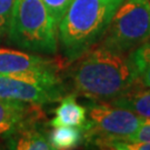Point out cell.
<instances>
[{
    "label": "cell",
    "instance_id": "9a60e30c",
    "mask_svg": "<svg viewBox=\"0 0 150 150\" xmlns=\"http://www.w3.org/2000/svg\"><path fill=\"white\" fill-rule=\"evenodd\" d=\"M42 1L46 5V7L48 8L50 15L52 16L57 25L59 23L71 2V0H42Z\"/></svg>",
    "mask_w": 150,
    "mask_h": 150
},
{
    "label": "cell",
    "instance_id": "2e32d148",
    "mask_svg": "<svg viewBox=\"0 0 150 150\" xmlns=\"http://www.w3.org/2000/svg\"><path fill=\"white\" fill-rule=\"evenodd\" d=\"M129 140L150 142V119H145L144 122L140 125L138 130L129 138Z\"/></svg>",
    "mask_w": 150,
    "mask_h": 150
},
{
    "label": "cell",
    "instance_id": "6da1fadb",
    "mask_svg": "<svg viewBox=\"0 0 150 150\" xmlns=\"http://www.w3.org/2000/svg\"><path fill=\"white\" fill-rule=\"evenodd\" d=\"M76 61L72 85L88 100L110 102L140 85L132 50L120 51L99 43Z\"/></svg>",
    "mask_w": 150,
    "mask_h": 150
},
{
    "label": "cell",
    "instance_id": "277c9868",
    "mask_svg": "<svg viewBox=\"0 0 150 150\" xmlns=\"http://www.w3.org/2000/svg\"><path fill=\"white\" fill-rule=\"evenodd\" d=\"M87 121L82 127V139L100 148L108 140L129 139L145 118L126 108L107 101L89 100L86 106Z\"/></svg>",
    "mask_w": 150,
    "mask_h": 150
},
{
    "label": "cell",
    "instance_id": "ba28073f",
    "mask_svg": "<svg viewBox=\"0 0 150 150\" xmlns=\"http://www.w3.org/2000/svg\"><path fill=\"white\" fill-rule=\"evenodd\" d=\"M49 66H61L58 60L20 50L0 48V75H12Z\"/></svg>",
    "mask_w": 150,
    "mask_h": 150
},
{
    "label": "cell",
    "instance_id": "8992f818",
    "mask_svg": "<svg viewBox=\"0 0 150 150\" xmlns=\"http://www.w3.org/2000/svg\"><path fill=\"white\" fill-rule=\"evenodd\" d=\"M64 88H46L26 81L0 75V99L36 105H45L60 101L64 97Z\"/></svg>",
    "mask_w": 150,
    "mask_h": 150
},
{
    "label": "cell",
    "instance_id": "7a4b0ae2",
    "mask_svg": "<svg viewBox=\"0 0 150 150\" xmlns=\"http://www.w3.org/2000/svg\"><path fill=\"white\" fill-rule=\"evenodd\" d=\"M123 0H71L58 23V42L67 62H75L102 39Z\"/></svg>",
    "mask_w": 150,
    "mask_h": 150
},
{
    "label": "cell",
    "instance_id": "9c48e42d",
    "mask_svg": "<svg viewBox=\"0 0 150 150\" xmlns=\"http://www.w3.org/2000/svg\"><path fill=\"white\" fill-rule=\"evenodd\" d=\"M87 121L86 107L77 102L76 95L62 97L60 105L54 109V117L49 125L56 127H78L82 128Z\"/></svg>",
    "mask_w": 150,
    "mask_h": 150
},
{
    "label": "cell",
    "instance_id": "5bb4252c",
    "mask_svg": "<svg viewBox=\"0 0 150 150\" xmlns=\"http://www.w3.org/2000/svg\"><path fill=\"white\" fill-rule=\"evenodd\" d=\"M15 0H0V42L8 37Z\"/></svg>",
    "mask_w": 150,
    "mask_h": 150
},
{
    "label": "cell",
    "instance_id": "4fadbf2b",
    "mask_svg": "<svg viewBox=\"0 0 150 150\" xmlns=\"http://www.w3.org/2000/svg\"><path fill=\"white\" fill-rule=\"evenodd\" d=\"M132 57L138 70L140 85L150 88V41L134 49Z\"/></svg>",
    "mask_w": 150,
    "mask_h": 150
},
{
    "label": "cell",
    "instance_id": "30bf717a",
    "mask_svg": "<svg viewBox=\"0 0 150 150\" xmlns=\"http://www.w3.org/2000/svg\"><path fill=\"white\" fill-rule=\"evenodd\" d=\"M145 119H150V88L137 86L110 101Z\"/></svg>",
    "mask_w": 150,
    "mask_h": 150
},
{
    "label": "cell",
    "instance_id": "7c38bea8",
    "mask_svg": "<svg viewBox=\"0 0 150 150\" xmlns=\"http://www.w3.org/2000/svg\"><path fill=\"white\" fill-rule=\"evenodd\" d=\"M48 139L51 149H74L82 140V129L78 127H56L49 134Z\"/></svg>",
    "mask_w": 150,
    "mask_h": 150
},
{
    "label": "cell",
    "instance_id": "52a82bcc",
    "mask_svg": "<svg viewBox=\"0 0 150 150\" xmlns=\"http://www.w3.org/2000/svg\"><path fill=\"white\" fill-rule=\"evenodd\" d=\"M40 106L0 99V136L10 137L41 118Z\"/></svg>",
    "mask_w": 150,
    "mask_h": 150
},
{
    "label": "cell",
    "instance_id": "3957f363",
    "mask_svg": "<svg viewBox=\"0 0 150 150\" xmlns=\"http://www.w3.org/2000/svg\"><path fill=\"white\" fill-rule=\"evenodd\" d=\"M7 38L28 51L54 54L58 50V25L42 0H15Z\"/></svg>",
    "mask_w": 150,
    "mask_h": 150
},
{
    "label": "cell",
    "instance_id": "5b68a950",
    "mask_svg": "<svg viewBox=\"0 0 150 150\" xmlns=\"http://www.w3.org/2000/svg\"><path fill=\"white\" fill-rule=\"evenodd\" d=\"M150 39V1L123 0L116 9L100 45L131 51Z\"/></svg>",
    "mask_w": 150,
    "mask_h": 150
},
{
    "label": "cell",
    "instance_id": "8fae6325",
    "mask_svg": "<svg viewBox=\"0 0 150 150\" xmlns=\"http://www.w3.org/2000/svg\"><path fill=\"white\" fill-rule=\"evenodd\" d=\"M8 141L9 149L17 150H49L51 146L48 137L41 130L35 128V125L26 127L12 134Z\"/></svg>",
    "mask_w": 150,
    "mask_h": 150
}]
</instances>
